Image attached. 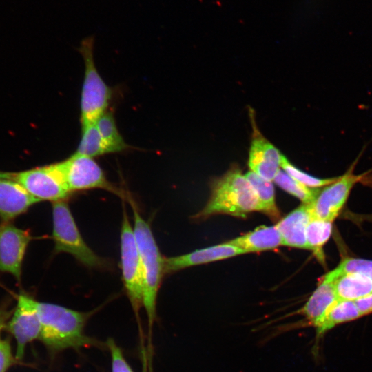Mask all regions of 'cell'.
Returning <instances> with one entry per match:
<instances>
[{
	"mask_svg": "<svg viewBox=\"0 0 372 372\" xmlns=\"http://www.w3.org/2000/svg\"><path fill=\"white\" fill-rule=\"evenodd\" d=\"M35 304L41 324L39 339L51 351L78 349L96 343L84 333V327L90 313L37 300Z\"/></svg>",
	"mask_w": 372,
	"mask_h": 372,
	"instance_id": "cell-1",
	"label": "cell"
},
{
	"mask_svg": "<svg viewBox=\"0 0 372 372\" xmlns=\"http://www.w3.org/2000/svg\"><path fill=\"white\" fill-rule=\"evenodd\" d=\"M254 211H262V209L254 188L245 175L232 169L213 184L211 196L200 215L225 214L245 217Z\"/></svg>",
	"mask_w": 372,
	"mask_h": 372,
	"instance_id": "cell-2",
	"label": "cell"
},
{
	"mask_svg": "<svg viewBox=\"0 0 372 372\" xmlns=\"http://www.w3.org/2000/svg\"><path fill=\"white\" fill-rule=\"evenodd\" d=\"M134 215V232L141 257L143 274V307L149 329L156 318V298L164 272V258L152 234L150 225L139 214L135 203L129 198Z\"/></svg>",
	"mask_w": 372,
	"mask_h": 372,
	"instance_id": "cell-3",
	"label": "cell"
},
{
	"mask_svg": "<svg viewBox=\"0 0 372 372\" xmlns=\"http://www.w3.org/2000/svg\"><path fill=\"white\" fill-rule=\"evenodd\" d=\"M52 239L55 253H68L90 268L107 267V262L96 254L84 241L64 200L52 203Z\"/></svg>",
	"mask_w": 372,
	"mask_h": 372,
	"instance_id": "cell-4",
	"label": "cell"
},
{
	"mask_svg": "<svg viewBox=\"0 0 372 372\" xmlns=\"http://www.w3.org/2000/svg\"><path fill=\"white\" fill-rule=\"evenodd\" d=\"M93 50L94 37L83 39L79 48L85 65L80 101L82 127L95 123L107 111L112 94L111 87L105 83L95 66Z\"/></svg>",
	"mask_w": 372,
	"mask_h": 372,
	"instance_id": "cell-5",
	"label": "cell"
},
{
	"mask_svg": "<svg viewBox=\"0 0 372 372\" xmlns=\"http://www.w3.org/2000/svg\"><path fill=\"white\" fill-rule=\"evenodd\" d=\"M121 263L127 295L134 311L143 307V274L141 257L132 228L123 208L121 230Z\"/></svg>",
	"mask_w": 372,
	"mask_h": 372,
	"instance_id": "cell-6",
	"label": "cell"
},
{
	"mask_svg": "<svg viewBox=\"0 0 372 372\" xmlns=\"http://www.w3.org/2000/svg\"><path fill=\"white\" fill-rule=\"evenodd\" d=\"M14 178L39 202L63 200L70 193L61 162L14 172Z\"/></svg>",
	"mask_w": 372,
	"mask_h": 372,
	"instance_id": "cell-7",
	"label": "cell"
},
{
	"mask_svg": "<svg viewBox=\"0 0 372 372\" xmlns=\"http://www.w3.org/2000/svg\"><path fill=\"white\" fill-rule=\"evenodd\" d=\"M61 162L70 192L101 188L123 196L121 190L108 181L103 169L93 158L75 153Z\"/></svg>",
	"mask_w": 372,
	"mask_h": 372,
	"instance_id": "cell-8",
	"label": "cell"
},
{
	"mask_svg": "<svg viewBox=\"0 0 372 372\" xmlns=\"http://www.w3.org/2000/svg\"><path fill=\"white\" fill-rule=\"evenodd\" d=\"M36 300L25 293L17 296L16 307L8 321L6 329L16 340L15 358L21 360L28 343L39 339L41 324L36 308Z\"/></svg>",
	"mask_w": 372,
	"mask_h": 372,
	"instance_id": "cell-9",
	"label": "cell"
},
{
	"mask_svg": "<svg viewBox=\"0 0 372 372\" xmlns=\"http://www.w3.org/2000/svg\"><path fill=\"white\" fill-rule=\"evenodd\" d=\"M32 236L28 229L12 222L0 223V272L8 273L21 282L23 262Z\"/></svg>",
	"mask_w": 372,
	"mask_h": 372,
	"instance_id": "cell-10",
	"label": "cell"
},
{
	"mask_svg": "<svg viewBox=\"0 0 372 372\" xmlns=\"http://www.w3.org/2000/svg\"><path fill=\"white\" fill-rule=\"evenodd\" d=\"M352 166L344 174L319 191L310 203L313 218L331 222L335 219L353 186L363 178V175L354 174Z\"/></svg>",
	"mask_w": 372,
	"mask_h": 372,
	"instance_id": "cell-11",
	"label": "cell"
},
{
	"mask_svg": "<svg viewBox=\"0 0 372 372\" xmlns=\"http://www.w3.org/2000/svg\"><path fill=\"white\" fill-rule=\"evenodd\" d=\"M39 202L14 178V172L0 178V219L12 222Z\"/></svg>",
	"mask_w": 372,
	"mask_h": 372,
	"instance_id": "cell-12",
	"label": "cell"
},
{
	"mask_svg": "<svg viewBox=\"0 0 372 372\" xmlns=\"http://www.w3.org/2000/svg\"><path fill=\"white\" fill-rule=\"evenodd\" d=\"M247 253L227 242L196 250L181 256L164 258L165 273L174 272L188 267L220 260Z\"/></svg>",
	"mask_w": 372,
	"mask_h": 372,
	"instance_id": "cell-13",
	"label": "cell"
},
{
	"mask_svg": "<svg viewBox=\"0 0 372 372\" xmlns=\"http://www.w3.org/2000/svg\"><path fill=\"white\" fill-rule=\"evenodd\" d=\"M282 154L262 136L256 135L251 144L249 158L250 171L272 181L280 170Z\"/></svg>",
	"mask_w": 372,
	"mask_h": 372,
	"instance_id": "cell-14",
	"label": "cell"
},
{
	"mask_svg": "<svg viewBox=\"0 0 372 372\" xmlns=\"http://www.w3.org/2000/svg\"><path fill=\"white\" fill-rule=\"evenodd\" d=\"M310 204L302 203L276 225L283 245L308 249L306 229L312 218Z\"/></svg>",
	"mask_w": 372,
	"mask_h": 372,
	"instance_id": "cell-15",
	"label": "cell"
},
{
	"mask_svg": "<svg viewBox=\"0 0 372 372\" xmlns=\"http://www.w3.org/2000/svg\"><path fill=\"white\" fill-rule=\"evenodd\" d=\"M334 282V280L325 275L322 282L299 311V313L305 318L306 324L314 329L338 300Z\"/></svg>",
	"mask_w": 372,
	"mask_h": 372,
	"instance_id": "cell-16",
	"label": "cell"
},
{
	"mask_svg": "<svg viewBox=\"0 0 372 372\" xmlns=\"http://www.w3.org/2000/svg\"><path fill=\"white\" fill-rule=\"evenodd\" d=\"M227 242L242 249L247 253L270 250L283 245L282 239L276 225L260 226Z\"/></svg>",
	"mask_w": 372,
	"mask_h": 372,
	"instance_id": "cell-17",
	"label": "cell"
},
{
	"mask_svg": "<svg viewBox=\"0 0 372 372\" xmlns=\"http://www.w3.org/2000/svg\"><path fill=\"white\" fill-rule=\"evenodd\" d=\"M362 317L355 301L338 299L315 328L316 347H317L319 340L331 329Z\"/></svg>",
	"mask_w": 372,
	"mask_h": 372,
	"instance_id": "cell-18",
	"label": "cell"
},
{
	"mask_svg": "<svg viewBox=\"0 0 372 372\" xmlns=\"http://www.w3.org/2000/svg\"><path fill=\"white\" fill-rule=\"evenodd\" d=\"M340 300H356L372 293V280L359 273H347L339 276L334 282Z\"/></svg>",
	"mask_w": 372,
	"mask_h": 372,
	"instance_id": "cell-19",
	"label": "cell"
},
{
	"mask_svg": "<svg viewBox=\"0 0 372 372\" xmlns=\"http://www.w3.org/2000/svg\"><path fill=\"white\" fill-rule=\"evenodd\" d=\"M333 222L312 218L306 229V240L308 249L311 250L317 258L324 262L322 247L329 240L333 227Z\"/></svg>",
	"mask_w": 372,
	"mask_h": 372,
	"instance_id": "cell-20",
	"label": "cell"
},
{
	"mask_svg": "<svg viewBox=\"0 0 372 372\" xmlns=\"http://www.w3.org/2000/svg\"><path fill=\"white\" fill-rule=\"evenodd\" d=\"M95 125L110 153L120 152L129 148L118 132L112 112H105Z\"/></svg>",
	"mask_w": 372,
	"mask_h": 372,
	"instance_id": "cell-21",
	"label": "cell"
},
{
	"mask_svg": "<svg viewBox=\"0 0 372 372\" xmlns=\"http://www.w3.org/2000/svg\"><path fill=\"white\" fill-rule=\"evenodd\" d=\"M245 176L257 195L262 212L277 218L278 211L276 205L274 187L271 181L262 178L251 171L248 172Z\"/></svg>",
	"mask_w": 372,
	"mask_h": 372,
	"instance_id": "cell-22",
	"label": "cell"
},
{
	"mask_svg": "<svg viewBox=\"0 0 372 372\" xmlns=\"http://www.w3.org/2000/svg\"><path fill=\"white\" fill-rule=\"evenodd\" d=\"M76 153L91 158L110 153L95 123L82 127L81 138Z\"/></svg>",
	"mask_w": 372,
	"mask_h": 372,
	"instance_id": "cell-23",
	"label": "cell"
},
{
	"mask_svg": "<svg viewBox=\"0 0 372 372\" xmlns=\"http://www.w3.org/2000/svg\"><path fill=\"white\" fill-rule=\"evenodd\" d=\"M273 181L285 192L306 204L311 203L320 191L318 188H311L302 184L285 171L280 169L274 178Z\"/></svg>",
	"mask_w": 372,
	"mask_h": 372,
	"instance_id": "cell-24",
	"label": "cell"
},
{
	"mask_svg": "<svg viewBox=\"0 0 372 372\" xmlns=\"http://www.w3.org/2000/svg\"><path fill=\"white\" fill-rule=\"evenodd\" d=\"M280 167L290 176L302 184L311 188H319L324 187L334 182L338 178L334 177L330 178H320L311 176L292 165L283 155L281 159Z\"/></svg>",
	"mask_w": 372,
	"mask_h": 372,
	"instance_id": "cell-25",
	"label": "cell"
},
{
	"mask_svg": "<svg viewBox=\"0 0 372 372\" xmlns=\"http://www.w3.org/2000/svg\"><path fill=\"white\" fill-rule=\"evenodd\" d=\"M333 273L338 278L347 273H359L365 275L372 280V260L347 258L333 270Z\"/></svg>",
	"mask_w": 372,
	"mask_h": 372,
	"instance_id": "cell-26",
	"label": "cell"
},
{
	"mask_svg": "<svg viewBox=\"0 0 372 372\" xmlns=\"http://www.w3.org/2000/svg\"><path fill=\"white\" fill-rule=\"evenodd\" d=\"M107 345L112 358V372H134L114 340L108 339Z\"/></svg>",
	"mask_w": 372,
	"mask_h": 372,
	"instance_id": "cell-27",
	"label": "cell"
},
{
	"mask_svg": "<svg viewBox=\"0 0 372 372\" xmlns=\"http://www.w3.org/2000/svg\"><path fill=\"white\" fill-rule=\"evenodd\" d=\"M14 362L10 344L8 340H0V372H6Z\"/></svg>",
	"mask_w": 372,
	"mask_h": 372,
	"instance_id": "cell-28",
	"label": "cell"
},
{
	"mask_svg": "<svg viewBox=\"0 0 372 372\" xmlns=\"http://www.w3.org/2000/svg\"><path fill=\"white\" fill-rule=\"evenodd\" d=\"M355 302L362 317L372 313V293L355 300Z\"/></svg>",
	"mask_w": 372,
	"mask_h": 372,
	"instance_id": "cell-29",
	"label": "cell"
},
{
	"mask_svg": "<svg viewBox=\"0 0 372 372\" xmlns=\"http://www.w3.org/2000/svg\"><path fill=\"white\" fill-rule=\"evenodd\" d=\"M12 312L13 310L9 309L8 305L3 304L0 307V336L2 331L6 328L8 321L11 317Z\"/></svg>",
	"mask_w": 372,
	"mask_h": 372,
	"instance_id": "cell-30",
	"label": "cell"
},
{
	"mask_svg": "<svg viewBox=\"0 0 372 372\" xmlns=\"http://www.w3.org/2000/svg\"><path fill=\"white\" fill-rule=\"evenodd\" d=\"M10 173L11 172L0 171V178L8 176L10 174Z\"/></svg>",
	"mask_w": 372,
	"mask_h": 372,
	"instance_id": "cell-31",
	"label": "cell"
},
{
	"mask_svg": "<svg viewBox=\"0 0 372 372\" xmlns=\"http://www.w3.org/2000/svg\"><path fill=\"white\" fill-rule=\"evenodd\" d=\"M143 372H147V371H146V367H145V365H143Z\"/></svg>",
	"mask_w": 372,
	"mask_h": 372,
	"instance_id": "cell-32",
	"label": "cell"
}]
</instances>
